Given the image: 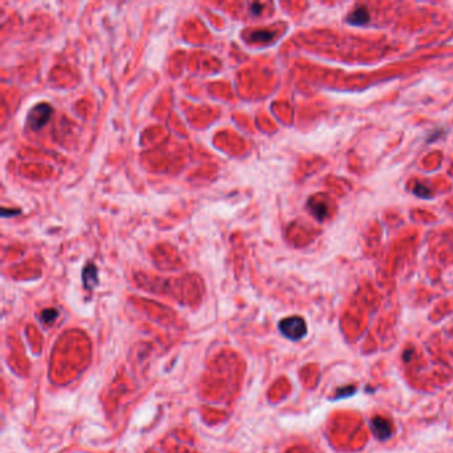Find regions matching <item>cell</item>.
<instances>
[{"label":"cell","mask_w":453,"mask_h":453,"mask_svg":"<svg viewBox=\"0 0 453 453\" xmlns=\"http://www.w3.org/2000/svg\"><path fill=\"white\" fill-rule=\"evenodd\" d=\"M355 392H356L355 385H347V387H340V388H338L335 396L332 397V400L347 399V397H351V396L355 394Z\"/></svg>","instance_id":"obj_8"},{"label":"cell","mask_w":453,"mask_h":453,"mask_svg":"<svg viewBox=\"0 0 453 453\" xmlns=\"http://www.w3.org/2000/svg\"><path fill=\"white\" fill-rule=\"evenodd\" d=\"M371 431L378 440L380 441H385L392 436L394 428H392V423L390 420H387L383 416H374L371 419L370 423Z\"/></svg>","instance_id":"obj_3"},{"label":"cell","mask_w":453,"mask_h":453,"mask_svg":"<svg viewBox=\"0 0 453 453\" xmlns=\"http://www.w3.org/2000/svg\"><path fill=\"white\" fill-rule=\"evenodd\" d=\"M259 8H262V4H261V3H253V4H251V12H253V14L258 15L259 12H261Z\"/></svg>","instance_id":"obj_11"},{"label":"cell","mask_w":453,"mask_h":453,"mask_svg":"<svg viewBox=\"0 0 453 453\" xmlns=\"http://www.w3.org/2000/svg\"><path fill=\"white\" fill-rule=\"evenodd\" d=\"M248 38H250V40L257 41V43H266V41H270L273 39L274 34L268 32V31H255V32H251Z\"/></svg>","instance_id":"obj_7"},{"label":"cell","mask_w":453,"mask_h":453,"mask_svg":"<svg viewBox=\"0 0 453 453\" xmlns=\"http://www.w3.org/2000/svg\"><path fill=\"white\" fill-rule=\"evenodd\" d=\"M51 113H52V108L49 107L48 104H45V102L35 105L29 111L28 117H27L28 127L31 129H34V131H39L40 128H43L48 122Z\"/></svg>","instance_id":"obj_2"},{"label":"cell","mask_w":453,"mask_h":453,"mask_svg":"<svg viewBox=\"0 0 453 453\" xmlns=\"http://www.w3.org/2000/svg\"><path fill=\"white\" fill-rule=\"evenodd\" d=\"M57 317H58V312L56 311L55 308H45V310L41 311V315H40L41 321H43L44 323H47V324H49V323H52V321H56Z\"/></svg>","instance_id":"obj_9"},{"label":"cell","mask_w":453,"mask_h":453,"mask_svg":"<svg viewBox=\"0 0 453 453\" xmlns=\"http://www.w3.org/2000/svg\"><path fill=\"white\" fill-rule=\"evenodd\" d=\"M310 210H311V213L315 217H317L319 221L321 219L326 218L327 215V206L326 204H323V202H315V204H310Z\"/></svg>","instance_id":"obj_6"},{"label":"cell","mask_w":453,"mask_h":453,"mask_svg":"<svg viewBox=\"0 0 453 453\" xmlns=\"http://www.w3.org/2000/svg\"><path fill=\"white\" fill-rule=\"evenodd\" d=\"M83 282L84 287L91 290L97 284V268L93 264H88L83 270Z\"/></svg>","instance_id":"obj_5"},{"label":"cell","mask_w":453,"mask_h":453,"mask_svg":"<svg viewBox=\"0 0 453 453\" xmlns=\"http://www.w3.org/2000/svg\"><path fill=\"white\" fill-rule=\"evenodd\" d=\"M279 331L290 340H301L307 334V326L304 319L301 317H288L279 321Z\"/></svg>","instance_id":"obj_1"},{"label":"cell","mask_w":453,"mask_h":453,"mask_svg":"<svg viewBox=\"0 0 453 453\" xmlns=\"http://www.w3.org/2000/svg\"><path fill=\"white\" fill-rule=\"evenodd\" d=\"M347 21L352 25H364L370 21V12L364 7H358L348 15Z\"/></svg>","instance_id":"obj_4"},{"label":"cell","mask_w":453,"mask_h":453,"mask_svg":"<svg viewBox=\"0 0 453 453\" xmlns=\"http://www.w3.org/2000/svg\"><path fill=\"white\" fill-rule=\"evenodd\" d=\"M414 194L421 197V198H429L432 193H431V189L427 188L424 184H416L414 188Z\"/></svg>","instance_id":"obj_10"}]
</instances>
